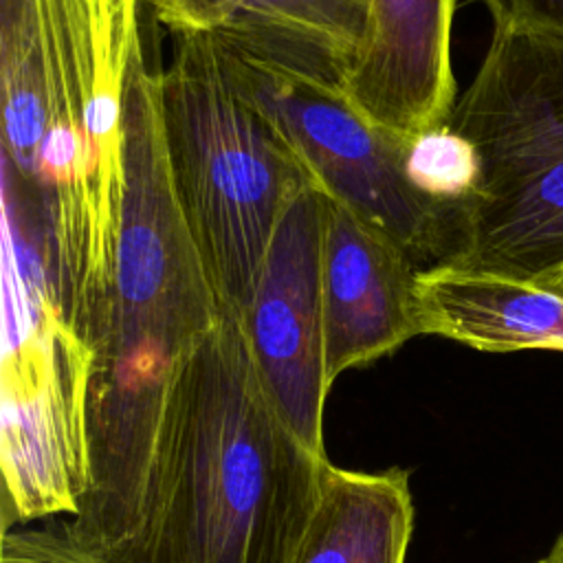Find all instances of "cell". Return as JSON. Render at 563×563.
<instances>
[{"label":"cell","mask_w":563,"mask_h":563,"mask_svg":"<svg viewBox=\"0 0 563 563\" xmlns=\"http://www.w3.org/2000/svg\"><path fill=\"white\" fill-rule=\"evenodd\" d=\"M141 4L0 0L7 257L90 350L117 271Z\"/></svg>","instance_id":"6da1fadb"},{"label":"cell","mask_w":563,"mask_h":563,"mask_svg":"<svg viewBox=\"0 0 563 563\" xmlns=\"http://www.w3.org/2000/svg\"><path fill=\"white\" fill-rule=\"evenodd\" d=\"M158 73L136 53L125 110V196L106 321L92 345L88 396L92 486L59 526L110 559L134 532L176 372L222 310L176 200Z\"/></svg>","instance_id":"7a4b0ae2"},{"label":"cell","mask_w":563,"mask_h":563,"mask_svg":"<svg viewBox=\"0 0 563 563\" xmlns=\"http://www.w3.org/2000/svg\"><path fill=\"white\" fill-rule=\"evenodd\" d=\"M330 460L277 411L220 314L169 389L130 539L108 563H292Z\"/></svg>","instance_id":"3957f363"},{"label":"cell","mask_w":563,"mask_h":563,"mask_svg":"<svg viewBox=\"0 0 563 563\" xmlns=\"http://www.w3.org/2000/svg\"><path fill=\"white\" fill-rule=\"evenodd\" d=\"M158 73L161 132L187 229L220 310L240 317L271 240L310 174L235 86L216 35H174Z\"/></svg>","instance_id":"277c9868"},{"label":"cell","mask_w":563,"mask_h":563,"mask_svg":"<svg viewBox=\"0 0 563 563\" xmlns=\"http://www.w3.org/2000/svg\"><path fill=\"white\" fill-rule=\"evenodd\" d=\"M477 154L449 262L468 271L563 275V42L493 31L446 121Z\"/></svg>","instance_id":"5b68a950"},{"label":"cell","mask_w":563,"mask_h":563,"mask_svg":"<svg viewBox=\"0 0 563 563\" xmlns=\"http://www.w3.org/2000/svg\"><path fill=\"white\" fill-rule=\"evenodd\" d=\"M222 51L240 92L273 121L319 191L385 231L420 268L451 260L457 211L411 187L409 141L369 121L339 84Z\"/></svg>","instance_id":"8992f818"},{"label":"cell","mask_w":563,"mask_h":563,"mask_svg":"<svg viewBox=\"0 0 563 563\" xmlns=\"http://www.w3.org/2000/svg\"><path fill=\"white\" fill-rule=\"evenodd\" d=\"M92 350L7 277L0 396L2 532L75 517L92 486L88 396Z\"/></svg>","instance_id":"52a82bcc"},{"label":"cell","mask_w":563,"mask_h":563,"mask_svg":"<svg viewBox=\"0 0 563 563\" xmlns=\"http://www.w3.org/2000/svg\"><path fill=\"white\" fill-rule=\"evenodd\" d=\"M323 205L325 196L317 187L303 189L290 202L253 295L235 317L266 394L299 438L321 455L330 391L321 308Z\"/></svg>","instance_id":"ba28073f"},{"label":"cell","mask_w":563,"mask_h":563,"mask_svg":"<svg viewBox=\"0 0 563 563\" xmlns=\"http://www.w3.org/2000/svg\"><path fill=\"white\" fill-rule=\"evenodd\" d=\"M418 271L396 240L325 196L321 308L330 387L343 372L374 363L420 334Z\"/></svg>","instance_id":"9c48e42d"},{"label":"cell","mask_w":563,"mask_h":563,"mask_svg":"<svg viewBox=\"0 0 563 563\" xmlns=\"http://www.w3.org/2000/svg\"><path fill=\"white\" fill-rule=\"evenodd\" d=\"M457 0H369L361 53L341 90L376 125L411 141L455 106L451 26Z\"/></svg>","instance_id":"30bf717a"},{"label":"cell","mask_w":563,"mask_h":563,"mask_svg":"<svg viewBox=\"0 0 563 563\" xmlns=\"http://www.w3.org/2000/svg\"><path fill=\"white\" fill-rule=\"evenodd\" d=\"M420 334L479 352H563V275H510L435 264L416 275Z\"/></svg>","instance_id":"8fae6325"},{"label":"cell","mask_w":563,"mask_h":563,"mask_svg":"<svg viewBox=\"0 0 563 563\" xmlns=\"http://www.w3.org/2000/svg\"><path fill=\"white\" fill-rule=\"evenodd\" d=\"M413 517L407 471L365 473L330 462L292 563H405Z\"/></svg>","instance_id":"7c38bea8"},{"label":"cell","mask_w":563,"mask_h":563,"mask_svg":"<svg viewBox=\"0 0 563 563\" xmlns=\"http://www.w3.org/2000/svg\"><path fill=\"white\" fill-rule=\"evenodd\" d=\"M367 13L369 0H249L216 37L235 53L341 86L361 53Z\"/></svg>","instance_id":"4fadbf2b"},{"label":"cell","mask_w":563,"mask_h":563,"mask_svg":"<svg viewBox=\"0 0 563 563\" xmlns=\"http://www.w3.org/2000/svg\"><path fill=\"white\" fill-rule=\"evenodd\" d=\"M405 174L422 196L460 213L477 185V154L473 145L446 123L407 143Z\"/></svg>","instance_id":"5bb4252c"},{"label":"cell","mask_w":563,"mask_h":563,"mask_svg":"<svg viewBox=\"0 0 563 563\" xmlns=\"http://www.w3.org/2000/svg\"><path fill=\"white\" fill-rule=\"evenodd\" d=\"M0 563H108L73 541L62 526L42 530H4Z\"/></svg>","instance_id":"9a60e30c"},{"label":"cell","mask_w":563,"mask_h":563,"mask_svg":"<svg viewBox=\"0 0 563 563\" xmlns=\"http://www.w3.org/2000/svg\"><path fill=\"white\" fill-rule=\"evenodd\" d=\"M156 20L174 35H216L249 0H147Z\"/></svg>","instance_id":"2e32d148"},{"label":"cell","mask_w":563,"mask_h":563,"mask_svg":"<svg viewBox=\"0 0 563 563\" xmlns=\"http://www.w3.org/2000/svg\"><path fill=\"white\" fill-rule=\"evenodd\" d=\"M495 31L563 42V0H477Z\"/></svg>","instance_id":"e0dca14e"},{"label":"cell","mask_w":563,"mask_h":563,"mask_svg":"<svg viewBox=\"0 0 563 563\" xmlns=\"http://www.w3.org/2000/svg\"><path fill=\"white\" fill-rule=\"evenodd\" d=\"M543 563H563V532L554 539L552 548L543 556Z\"/></svg>","instance_id":"ac0fdd59"},{"label":"cell","mask_w":563,"mask_h":563,"mask_svg":"<svg viewBox=\"0 0 563 563\" xmlns=\"http://www.w3.org/2000/svg\"><path fill=\"white\" fill-rule=\"evenodd\" d=\"M534 563H543V559H539V561H534Z\"/></svg>","instance_id":"d6986e66"}]
</instances>
